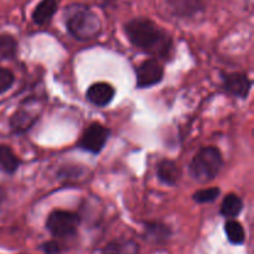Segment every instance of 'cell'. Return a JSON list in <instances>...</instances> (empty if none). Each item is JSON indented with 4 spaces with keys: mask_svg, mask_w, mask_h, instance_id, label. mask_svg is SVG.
Wrapping results in <instances>:
<instances>
[{
    "mask_svg": "<svg viewBox=\"0 0 254 254\" xmlns=\"http://www.w3.org/2000/svg\"><path fill=\"white\" fill-rule=\"evenodd\" d=\"M82 223L79 213L67 210H52L45 222V227L55 240H69L76 237Z\"/></svg>",
    "mask_w": 254,
    "mask_h": 254,
    "instance_id": "cell-4",
    "label": "cell"
},
{
    "mask_svg": "<svg viewBox=\"0 0 254 254\" xmlns=\"http://www.w3.org/2000/svg\"><path fill=\"white\" fill-rule=\"evenodd\" d=\"M19 44L12 35H0V57L6 60H12L16 57Z\"/></svg>",
    "mask_w": 254,
    "mask_h": 254,
    "instance_id": "cell-18",
    "label": "cell"
},
{
    "mask_svg": "<svg viewBox=\"0 0 254 254\" xmlns=\"http://www.w3.org/2000/svg\"><path fill=\"white\" fill-rule=\"evenodd\" d=\"M83 174V169L82 166L77 165H66L62 166L57 173V176L60 179H77Z\"/></svg>",
    "mask_w": 254,
    "mask_h": 254,
    "instance_id": "cell-21",
    "label": "cell"
},
{
    "mask_svg": "<svg viewBox=\"0 0 254 254\" xmlns=\"http://www.w3.org/2000/svg\"><path fill=\"white\" fill-rule=\"evenodd\" d=\"M5 201H6V192H5L4 188L0 185V207H1Z\"/></svg>",
    "mask_w": 254,
    "mask_h": 254,
    "instance_id": "cell-23",
    "label": "cell"
},
{
    "mask_svg": "<svg viewBox=\"0 0 254 254\" xmlns=\"http://www.w3.org/2000/svg\"><path fill=\"white\" fill-rule=\"evenodd\" d=\"M15 74L6 67H0V94H4L14 86Z\"/></svg>",
    "mask_w": 254,
    "mask_h": 254,
    "instance_id": "cell-20",
    "label": "cell"
},
{
    "mask_svg": "<svg viewBox=\"0 0 254 254\" xmlns=\"http://www.w3.org/2000/svg\"><path fill=\"white\" fill-rule=\"evenodd\" d=\"M64 25L68 34L78 41H91L102 32L99 16L84 4H72L66 7Z\"/></svg>",
    "mask_w": 254,
    "mask_h": 254,
    "instance_id": "cell-2",
    "label": "cell"
},
{
    "mask_svg": "<svg viewBox=\"0 0 254 254\" xmlns=\"http://www.w3.org/2000/svg\"><path fill=\"white\" fill-rule=\"evenodd\" d=\"M117 89L108 82H94L87 88L86 99L98 108H104L113 102Z\"/></svg>",
    "mask_w": 254,
    "mask_h": 254,
    "instance_id": "cell-10",
    "label": "cell"
},
{
    "mask_svg": "<svg viewBox=\"0 0 254 254\" xmlns=\"http://www.w3.org/2000/svg\"><path fill=\"white\" fill-rule=\"evenodd\" d=\"M59 9L57 0H41L32 11V21L39 26L46 25Z\"/></svg>",
    "mask_w": 254,
    "mask_h": 254,
    "instance_id": "cell-14",
    "label": "cell"
},
{
    "mask_svg": "<svg viewBox=\"0 0 254 254\" xmlns=\"http://www.w3.org/2000/svg\"><path fill=\"white\" fill-rule=\"evenodd\" d=\"M166 6L171 15L181 20H192L205 11L202 0H166Z\"/></svg>",
    "mask_w": 254,
    "mask_h": 254,
    "instance_id": "cell-8",
    "label": "cell"
},
{
    "mask_svg": "<svg viewBox=\"0 0 254 254\" xmlns=\"http://www.w3.org/2000/svg\"><path fill=\"white\" fill-rule=\"evenodd\" d=\"M223 165L222 153L217 146H202L189 164V174L195 181L205 184L215 180Z\"/></svg>",
    "mask_w": 254,
    "mask_h": 254,
    "instance_id": "cell-3",
    "label": "cell"
},
{
    "mask_svg": "<svg viewBox=\"0 0 254 254\" xmlns=\"http://www.w3.org/2000/svg\"><path fill=\"white\" fill-rule=\"evenodd\" d=\"M39 248L45 254H61L64 250H66V248H64V246L61 245L60 242H57L56 240L46 241V242L41 243Z\"/></svg>",
    "mask_w": 254,
    "mask_h": 254,
    "instance_id": "cell-22",
    "label": "cell"
},
{
    "mask_svg": "<svg viewBox=\"0 0 254 254\" xmlns=\"http://www.w3.org/2000/svg\"><path fill=\"white\" fill-rule=\"evenodd\" d=\"M101 254H139V245L133 240L118 238L107 243Z\"/></svg>",
    "mask_w": 254,
    "mask_h": 254,
    "instance_id": "cell-16",
    "label": "cell"
},
{
    "mask_svg": "<svg viewBox=\"0 0 254 254\" xmlns=\"http://www.w3.org/2000/svg\"><path fill=\"white\" fill-rule=\"evenodd\" d=\"M173 235V228L161 221H145L143 223V240L150 245H166Z\"/></svg>",
    "mask_w": 254,
    "mask_h": 254,
    "instance_id": "cell-9",
    "label": "cell"
},
{
    "mask_svg": "<svg viewBox=\"0 0 254 254\" xmlns=\"http://www.w3.org/2000/svg\"><path fill=\"white\" fill-rule=\"evenodd\" d=\"M112 135V130L108 127L94 122L89 124L81 135L79 140L77 141L76 148L87 151L92 155H98L106 148L109 138Z\"/></svg>",
    "mask_w": 254,
    "mask_h": 254,
    "instance_id": "cell-5",
    "label": "cell"
},
{
    "mask_svg": "<svg viewBox=\"0 0 254 254\" xmlns=\"http://www.w3.org/2000/svg\"><path fill=\"white\" fill-rule=\"evenodd\" d=\"M228 242L233 246H242L246 242V231L237 220H227L223 226Z\"/></svg>",
    "mask_w": 254,
    "mask_h": 254,
    "instance_id": "cell-17",
    "label": "cell"
},
{
    "mask_svg": "<svg viewBox=\"0 0 254 254\" xmlns=\"http://www.w3.org/2000/svg\"><path fill=\"white\" fill-rule=\"evenodd\" d=\"M22 160L6 144L0 145V171L6 175H14L19 170Z\"/></svg>",
    "mask_w": 254,
    "mask_h": 254,
    "instance_id": "cell-13",
    "label": "cell"
},
{
    "mask_svg": "<svg viewBox=\"0 0 254 254\" xmlns=\"http://www.w3.org/2000/svg\"><path fill=\"white\" fill-rule=\"evenodd\" d=\"M124 34L135 49L151 56V59L170 61L173 57V37L149 17H134L127 21Z\"/></svg>",
    "mask_w": 254,
    "mask_h": 254,
    "instance_id": "cell-1",
    "label": "cell"
},
{
    "mask_svg": "<svg viewBox=\"0 0 254 254\" xmlns=\"http://www.w3.org/2000/svg\"><path fill=\"white\" fill-rule=\"evenodd\" d=\"M245 203L243 200L236 193H227L223 197L220 207V215L226 220H236L242 213Z\"/></svg>",
    "mask_w": 254,
    "mask_h": 254,
    "instance_id": "cell-15",
    "label": "cell"
},
{
    "mask_svg": "<svg viewBox=\"0 0 254 254\" xmlns=\"http://www.w3.org/2000/svg\"><path fill=\"white\" fill-rule=\"evenodd\" d=\"M135 87L138 89H146L158 86L164 79V67L155 59H148L134 68Z\"/></svg>",
    "mask_w": 254,
    "mask_h": 254,
    "instance_id": "cell-6",
    "label": "cell"
},
{
    "mask_svg": "<svg viewBox=\"0 0 254 254\" xmlns=\"http://www.w3.org/2000/svg\"><path fill=\"white\" fill-rule=\"evenodd\" d=\"M221 195V189L215 186V188H208V189H201L197 190L196 192L192 193V200L197 205H205V203H212L220 197Z\"/></svg>",
    "mask_w": 254,
    "mask_h": 254,
    "instance_id": "cell-19",
    "label": "cell"
},
{
    "mask_svg": "<svg viewBox=\"0 0 254 254\" xmlns=\"http://www.w3.org/2000/svg\"><path fill=\"white\" fill-rule=\"evenodd\" d=\"M222 89L230 96L247 99L252 91L253 81L246 72H220Z\"/></svg>",
    "mask_w": 254,
    "mask_h": 254,
    "instance_id": "cell-7",
    "label": "cell"
},
{
    "mask_svg": "<svg viewBox=\"0 0 254 254\" xmlns=\"http://www.w3.org/2000/svg\"><path fill=\"white\" fill-rule=\"evenodd\" d=\"M39 121V116L25 108H19L10 116L9 128L15 135H24Z\"/></svg>",
    "mask_w": 254,
    "mask_h": 254,
    "instance_id": "cell-11",
    "label": "cell"
},
{
    "mask_svg": "<svg viewBox=\"0 0 254 254\" xmlns=\"http://www.w3.org/2000/svg\"><path fill=\"white\" fill-rule=\"evenodd\" d=\"M156 178L161 184L166 186H176L181 179V169L176 164V161L171 159H163L156 165Z\"/></svg>",
    "mask_w": 254,
    "mask_h": 254,
    "instance_id": "cell-12",
    "label": "cell"
}]
</instances>
